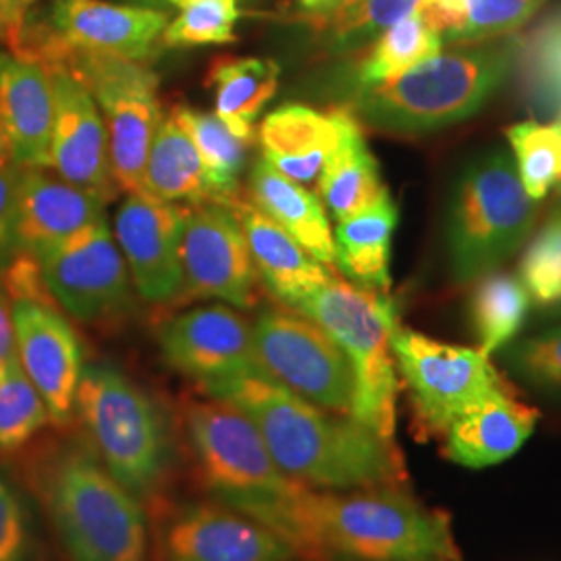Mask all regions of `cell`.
Instances as JSON below:
<instances>
[{"label": "cell", "mask_w": 561, "mask_h": 561, "mask_svg": "<svg viewBox=\"0 0 561 561\" xmlns=\"http://www.w3.org/2000/svg\"><path fill=\"white\" fill-rule=\"evenodd\" d=\"M241 410L261 431L280 470L310 489L350 491L400 486L405 470L393 442L352 416L322 410L264 377H238L202 387Z\"/></svg>", "instance_id": "1"}, {"label": "cell", "mask_w": 561, "mask_h": 561, "mask_svg": "<svg viewBox=\"0 0 561 561\" xmlns=\"http://www.w3.org/2000/svg\"><path fill=\"white\" fill-rule=\"evenodd\" d=\"M280 537L306 561H460L449 516L400 486H301Z\"/></svg>", "instance_id": "2"}, {"label": "cell", "mask_w": 561, "mask_h": 561, "mask_svg": "<svg viewBox=\"0 0 561 561\" xmlns=\"http://www.w3.org/2000/svg\"><path fill=\"white\" fill-rule=\"evenodd\" d=\"M32 484L71 561H146L141 502L83 439L53 443L32 463Z\"/></svg>", "instance_id": "3"}, {"label": "cell", "mask_w": 561, "mask_h": 561, "mask_svg": "<svg viewBox=\"0 0 561 561\" xmlns=\"http://www.w3.org/2000/svg\"><path fill=\"white\" fill-rule=\"evenodd\" d=\"M520 42L466 46L408 69L396 80L360 88L350 113L393 136L433 134L474 117L516 69Z\"/></svg>", "instance_id": "4"}, {"label": "cell", "mask_w": 561, "mask_h": 561, "mask_svg": "<svg viewBox=\"0 0 561 561\" xmlns=\"http://www.w3.org/2000/svg\"><path fill=\"white\" fill-rule=\"evenodd\" d=\"M76 416L102 466L138 500L161 493L173 470L175 447L159 403L108 362L85 364Z\"/></svg>", "instance_id": "5"}, {"label": "cell", "mask_w": 561, "mask_h": 561, "mask_svg": "<svg viewBox=\"0 0 561 561\" xmlns=\"http://www.w3.org/2000/svg\"><path fill=\"white\" fill-rule=\"evenodd\" d=\"M537 221V202L522 185L503 148L472 157L451 183L445 204V252L458 283H474L512 259Z\"/></svg>", "instance_id": "6"}, {"label": "cell", "mask_w": 561, "mask_h": 561, "mask_svg": "<svg viewBox=\"0 0 561 561\" xmlns=\"http://www.w3.org/2000/svg\"><path fill=\"white\" fill-rule=\"evenodd\" d=\"M185 437L208 493L227 507L266 524H280L301 491L273 460L261 431L227 401L194 400L183 412Z\"/></svg>", "instance_id": "7"}, {"label": "cell", "mask_w": 561, "mask_h": 561, "mask_svg": "<svg viewBox=\"0 0 561 561\" xmlns=\"http://www.w3.org/2000/svg\"><path fill=\"white\" fill-rule=\"evenodd\" d=\"M294 310L319 322L350 360L354 375L350 416L393 442L400 391L391 352V333L400 324L396 301L389 294L370 291L333 275Z\"/></svg>", "instance_id": "8"}, {"label": "cell", "mask_w": 561, "mask_h": 561, "mask_svg": "<svg viewBox=\"0 0 561 561\" xmlns=\"http://www.w3.org/2000/svg\"><path fill=\"white\" fill-rule=\"evenodd\" d=\"M391 352L428 435H445L461 412L510 389L481 347L449 345L398 324Z\"/></svg>", "instance_id": "9"}, {"label": "cell", "mask_w": 561, "mask_h": 561, "mask_svg": "<svg viewBox=\"0 0 561 561\" xmlns=\"http://www.w3.org/2000/svg\"><path fill=\"white\" fill-rule=\"evenodd\" d=\"M266 379L322 410L350 416L354 375L350 360L319 322L294 308H266L252 324Z\"/></svg>", "instance_id": "10"}, {"label": "cell", "mask_w": 561, "mask_h": 561, "mask_svg": "<svg viewBox=\"0 0 561 561\" xmlns=\"http://www.w3.org/2000/svg\"><path fill=\"white\" fill-rule=\"evenodd\" d=\"M34 259L53 300L73 319L99 324L131 308V275L106 219Z\"/></svg>", "instance_id": "11"}, {"label": "cell", "mask_w": 561, "mask_h": 561, "mask_svg": "<svg viewBox=\"0 0 561 561\" xmlns=\"http://www.w3.org/2000/svg\"><path fill=\"white\" fill-rule=\"evenodd\" d=\"M180 261L185 296L254 306L259 273L231 208L215 202L185 206Z\"/></svg>", "instance_id": "12"}, {"label": "cell", "mask_w": 561, "mask_h": 561, "mask_svg": "<svg viewBox=\"0 0 561 561\" xmlns=\"http://www.w3.org/2000/svg\"><path fill=\"white\" fill-rule=\"evenodd\" d=\"M11 314L18 360L46 401L53 424H69L85 368L80 335L53 298H15Z\"/></svg>", "instance_id": "13"}, {"label": "cell", "mask_w": 561, "mask_h": 561, "mask_svg": "<svg viewBox=\"0 0 561 561\" xmlns=\"http://www.w3.org/2000/svg\"><path fill=\"white\" fill-rule=\"evenodd\" d=\"M159 345L171 368L202 387L238 377H264L252 324L222 304L194 308L164 322Z\"/></svg>", "instance_id": "14"}, {"label": "cell", "mask_w": 561, "mask_h": 561, "mask_svg": "<svg viewBox=\"0 0 561 561\" xmlns=\"http://www.w3.org/2000/svg\"><path fill=\"white\" fill-rule=\"evenodd\" d=\"M185 206L150 194H129L115 217V240L129 275L150 304L178 300L183 294L180 241Z\"/></svg>", "instance_id": "15"}, {"label": "cell", "mask_w": 561, "mask_h": 561, "mask_svg": "<svg viewBox=\"0 0 561 561\" xmlns=\"http://www.w3.org/2000/svg\"><path fill=\"white\" fill-rule=\"evenodd\" d=\"M44 71L50 78L55 99L50 169L60 180L113 201L119 185L111 171L108 136L99 104L67 69L50 67Z\"/></svg>", "instance_id": "16"}, {"label": "cell", "mask_w": 561, "mask_h": 561, "mask_svg": "<svg viewBox=\"0 0 561 561\" xmlns=\"http://www.w3.org/2000/svg\"><path fill=\"white\" fill-rule=\"evenodd\" d=\"M291 545L222 503H192L164 528L162 561H291Z\"/></svg>", "instance_id": "17"}, {"label": "cell", "mask_w": 561, "mask_h": 561, "mask_svg": "<svg viewBox=\"0 0 561 561\" xmlns=\"http://www.w3.org/2000/svg\"><path fill=\"white\" fill-rule=\"evenodd\" d=\"M44 20L71 46L146 65L159 57L169 25L164 11L106 0H50Z\"/></svg>", "instance_id": "18"}, {"label": "cell", "mask_w": 561, "mask_h": 561, "mask_svg": "<svg viewBox=\"0 0 561 561\" xmlns=\"http://www.w3.org/2000/svg\"><path fill=\"white\" fill-rule=\"evenodd\" d=\"M106 201L44 169L21 167L18 187V245L38 256L73 238L85 227L106 219Z\"/></svg>", "instance_id": "19"}, {"label": "cell", "mask_w": 561, "mask_h": 561, "mask_svg": "<svg viewBox=\"0 0 561 561\" xmlns=\"http://www.w3.org/2000/svg\"><path fill=\"white\" fill-rule=\"evenodd\" d=\"M53 83L41 65L0 50V125L20 167L50 169Z\"/></svg>", "instance_id": "20"}, {"label": "cell", "mask_w": 561, "mask_h": 561, "mask_svg": "<svg viewBox=\"0 0 561 561\" xmlns=\"http://www.w3.org/2000/svg\"><path fill=\"white\" fill-rule=\"evenodd\" d=\"M229 208L240 221L256 273L283 306L294 308L333 277L329 266L312 259L250 198L240 196Z\"/></svg>", "instance_id": "21"}, {"label": "cell", "mask_w": 561, "mask_h": 561, "mask_svg": "<svg viewBox=\"0 0 561 561\" xmlns=\"http://www.w3.org/2000/svg\"><path fill=\"white\" fill-rule=\"evenodd\" d=\"M539 412L510 389L461 412L445 437V456L466 468H486L507 460L533 435Z\"/></svg>", "instance_id": "22"}, {"label": "cell", "mask_w": 561, "mask_h": 561, "mask_svg": "<svg viewBox=\"0 0 561 561\" xmlns=\"http://www.w3.org/2000/svg\"><path fill=\"white\" fill-rule=\"evenodd\" d=\"M340 111L322 113L301 102H287L261 123L262 159L298 183L319 180L324 162L340 146Z\"/></svg>", "instance_id": "23"}, {"label": "cell", "mask_w": 561, "mask_h": 561, "mask_svg": "<svg viewBox=\"0 0 561 561\" xmlns=\"http://www.w3.org/2000/svg\"><path fill=\"white\" fill-rule=\"evenodd\" d=\"M250 201L280 225L317 261L335 268V238L324 204L298 181L280 175L268 162H254L250 173Z\"/></svg>", "instance_id": "24"}, {"label": "cell", "mask_w": 561, "mask_h": 561, "mask_svg": "<svg viewBox=\"0 0 561 561\" xmlns=\"http://www.w3.org/2000/svg\"><path fill=\"white\" fill-rule=\"evenodd\" d=\"M340 111L341 138L317 180L319 198L331 215L343 221L382 198L385 187L379 162L362 134L360 121L347 108Z\"/></svg>", "instance_id": "25"}, {"label": "cell", "mask_w": 561, "mask_h": 561, "mask_svg": "<svg viewBox=\"0 0 561 561\" xmlns=\"http://www.w3.org/2000/svg\"><path fill=\"white\" fill-rule=\"evenodd\" d=\"M400 221L398 206L387 192L358 215L337 221L335 266L350 283L389 294L391 289V241Z\"/></svg>", "instance_id": "26"}, {"label": "cell", "mask_w": 561, "mask_h": 561, "mask_svg": "<svg viewBox=\"0 0 561 561\" xmlns=\"http://www.w3.org/2000/svg\"><path fill=\"white\" fill-rule=\"evenodd\" d=\"M280 69L273 59L219 57L208 69L217 117L245 144L256 140V121L279 90Z\"/></svg>", "instance_id": "27"}, {"label": "cell", "mask_w": 561, "mask_h": 561, "mask_svg": "<svg viewBox=\"0 0 561 561\" xmlns=\"http://www.w3.org/2000/svg\"><path fill=\"white\" fill-rule=\"evenodd\" d=\"M144 194L171 204L183 202L187 206L213 202L201 154L171 111L162 117L148 152Z\"/></svg>", "instance_id": "28"}, {"label": "cell", "mask_w": 561, "mask_h": 561, "mask_svg": "<svg viewBox=\"0 0 561 561\" xmlns=\"http://www.w3.org/2000/svg\"><path fill=\"white\" fill-rule=\"evenodd\" d=\"M171 113L201 154L213 202L229 208L240 198V175L248 159V144L233 136L215 113L198 111L187 104H175Z\"/></svg>", "instance_id": "29"}, {"label": "cell", "mask_w": 561, "mask_h": 561, "mask_svg": "<svg viewBox=\"0 0 561 561\" xmlns=\"http://www.w3.org/2000/svg\"><path fill=\"white\" fill-rule=\"evenodd\" d=\"M530 304L520 277L512 273L497 268L474 280L470 321L486 356L502 352L507 343L516 340L530 312Z\"/></svg>", "instance_id": "30"}, {"label": "cell", "mask_w": 561, "mask_h": 561, "mask_svg": "<svg viewBox=\"0 0 561 561\" xmlns=\"http://www.w3.org/2000/svg\"><path fill=\"white\" fill-rule=\"evenodd\" d=\"M524 104L537 119L561 113V11L549 15L518 44L516 69Z\"/></svg>", "instance_id": "31"}, {"label": "cell", "mask_w": 561, "mask_h": 561, "mask_svg": "<svg viewBox=\"0 0 561 561\" xmlns=\"http://www.w3.org/2000/svg\"><path fill=\"white\" fill-rule=\"evenodd\" d=\"M421 0H345L329 13L308 15L329 53L343 55L368 46L385 30L412 15Z\"/></svg>", "instance_id": "32"}, {"label": "cell", "mask_w": 561, "mask_h": 561, "mask_svg": "<svg viewBox=\"0 0 561 561\" xmlns=\"http://www.w3.org/2000/svg\"><path fill=\"white\" fill-rule=\"evenodd\" d=\"M442 46V36L433 32L416 13L403 18L370 44L354 73L356 90L400 78L401 73L421 65L422 60L437 57Z\"/></svg>", "instance_id": "33"}, {"label": "cell", "mask_w": 561, "mask_h": 561, "mask_svg": "<svg viewBox=\"0 0 561 561\" xmlns=\"http://www.w3.org/2000/svg\"><path fill=\"white\" fill-rule=\"evenodd\" d=\"M50 421L41 391L15 356L0 366V456L18 454Z\"/></svg>", "instance_id": "34"}, {"label": "cell", "mask_w": 561, "mask_h": 561, "mask_svg": "<svg viewBox=\"0 0 561 561\" xmlns=\"http://www.w3.org/2000/svg\"><path fill=\"white\" fill-rule=\"evenodd\" d=\"M516 171L526 194L542 201L561 185V127L558 123L522 121L505 129Z\"/></svg>", "instance_id": "35"}, {"label": "cell", "mask_w": 561, "mask_h": 561, "mask_svg": "<svg viewBox=\"0 0 561 561\" xmlns=\"http://www.w3.org/2000/svg\"><path fill=\"white\" fill-rule=\"evenodd\" d=\"M502 362L516 381L561 400V322L507 343L502 350Z\"/></svg>", "instance_id": "36"}, {"label": "cell", "mask_w": 561, "mask_h": 561, "mask_svg": "<svg viewBox=\"0 0 561 561\" xmlns=\"http://www.w3.org/2000/svg\"><path fill=\"white\" fill-rule=\"evenodd\" d=\"M240 18L238 0H185L180 15L169 21L162 46L194 48L236 42V23Z\"/></svg>", "instance_id": "37"}, {"label": "cell", "mask_w": 561, "mask_h": 561, "mask_svg": "<svg viewBox=\"0 0 561 561\" xmlns=\"http://www.w3.org/2000/svg\"><path fill=\"white\" fill-rule=\"evenodd\" d=\"M547 0H461L463 25L456 44H481L524 27Z\"/></svg>", "instance_id": "38"}, {"label": "cell", "mask_w": 561, "mask_h": 561, "mask_svg": "<svg viewBox=\"0 0 561 561\" xmlns=\"http://www.w3.org/2000/svg\"><path fill=\"white\" fill-rule=\"evenodd\" d=\"M38 533L20 484L0 470V561H36Z\"/></svg>", "instance_id": "39"}, {"label": "cell", "mask_w": 561, "mask_h": 561, "mask_svg": "<svg viewBox=\"0 0 561 561\" xmlns=\"http://www.w3.org/2000/svg\"><path fill=\"white\" fill-rule=\"evenodd\" d=\"M520 280L530 301L551 314H561V250L545 227L522 256Z\"/></svg>", "instance_id": "40"}, {"label": "cell", "mask_w": 561, "mask_h": 561, "mask_svg": "<svg viewBox=\"0 0 561 561\" xmlns=\"http://www.w3.org/2000/svg\"><path fill=\"white\" fill-rule=\"evenodd\" d=\"M20 164L13 161L0 164V279L20 256L18 245V187Z\"/></svg>", "instance_id": "41"}, {"label": "cell", "mask_w": 561, "mask_h": 561, "mask_svg": "<svg viewBox=\"0 0 561 561\" xmlns=\"http://www.w3.org/2000/svg\"><path fill=\"white\" fill-rule=\"evenodd\" d=\"M38 0H4L0 7V46L15 53L30 11Z\"/></svg>", "instance_id": "42"}, {"label": "cell", "mask_w": 561, "mask_h": 561, "mask_svg": "<svg viewBox=\"0 0 561 561\" xmlns=\"http://www.w3.org/2000/svg\"><path fill=\"white\" fill-rule=\"evenodd\" d=\"M15 356V329L11 314V300L4 291H0V366Z\"/></svg>", "instance_id": "43"}, {"label": "cell", "mask_w": 561, "mask_h": 561, "mask_svg": "<svg viewBox=\"0 0 561 561\" xmlns=\"http://www.w3.org/2000/svg\"><path fill=\"white\" fill-rule=\"evenodd\" d=\"M341 2L345 0H298L301 11L306 15H322V13H329L333 11L335 7H340Z\"/></svg>", "instance_id": "44"}, {"label": "cell", "mask_w": 561, "mask_h": 561, "mask_svg": "<svg viewBox=\"0 0 561 561\" xmlns=\"http://www.w3.org/2000/svg\"><path fill=\"white\" fill-rule=\"evenodd\" d=\"M545 229L553 236V240L558 241V245H560L561 250V198L556 202V206H553V210H551V215H549V219H547Z\"/></svg>", "instance_id": "45"}, {"label": "cell", "mask_w": 561, "mask_h": 561, "mask_svg": "<svg viewBox=\"0 0 561 561\" xmlns=\"http://www.w3.org/2000/svg\"><path fill=\"white\" fill-rule=\"evenodd\" d=\"M7 161H11V157H9V144H7V138H4L2 125H0V164Z\"/></svg>", "instance_id": "46"}, {"label": "cell", "mask_w": 561, "mask_h": 561, "mask_svg": "<svg viewBox=\"0 0 561 561\" xmlns=\"http://www.w3.org/2000/svg\"><path fill=\"white\" fill-rule=\"evenodd\" d=\"M167 2H171V4H178V7H183V2H185V0H167Z\"/></svg>", "instance_id": "47"}, {"label": "cell", "mask_w": 561, "mask_h": 561, "mask_svg": "<svg viewBox=\"0 0 561 561\" xmlns=\"http://www.w3.org/2000/svg\"><path fill=\"white\" fill-rule=\"evenodd\" d=\"M556 123H558V125H560V127H561V113H560V117H558V119H556ZM560 194H561V185H560Z\"/></svg>", "instance_id": "48"}, {"label": "cell", "mask_w": 561, "mask_h": 561, "mask_svg": "<svg viewBox=\"0 0 561 561\" xmlns=\"http://www.w3.org/2000/svg\"><path fill=\"white\" fill-rule=\"evenodd\" d=\"M2 2H4V0H0V7H2Z\"/></svg>", "instance_id": "49"}, {"label": "cell", "mask_w": 561, "mask_h": 561, "mask_svg": "<svg viewBox=\"0 0 561 561\" xmlns=\"http://www.w3.org/2000/svg\"><path fill=\"white\" fill-rule=\"evenodd\" d=\"M291 561H294V560H291ZM304 561H306V560H304Z\"/></svg>", "instance_id": "50"}]
</instances>
